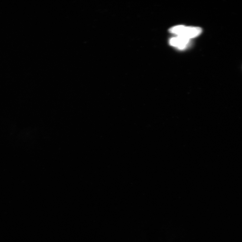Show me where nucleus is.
I'll list each match as a JSON object with an SVG mask.
<instances>
[{
    "label": "nucleus",
    "instance_id": "nucleus-1",
    "mask_svg": "<svg viewBox=\"0 0 242 242\" xmlns=\"http://www.w3.org/2000/svg\"><path fill=\"white\" fill-rule=\"evenodd\" d=\"M170 33L177 36H182L190 39L196 38L200 35L202 29L199 27L186 26L183 25L172 27L169 29Z\"/></svg>",
    "mask_w": 242,
    "mask_h": 242
},
{
    "label": "nucleus",
    "instance_id": "nucleus-2",
    "mask_svg": "<svg viewBox=\"0 0 242 242\" xmlns=\"http://www.w3.org/2000/svg\"><path fill=\"white\" fill-rule=\"evenodd\" d=\"M190 39L182 36H177L172 38L169 40V44L171 46L176 47L180 50L186 48L188 44Z\"/></svg>",
    "mask_w": 242,
    "mask_h": 242
}]
</instances>
